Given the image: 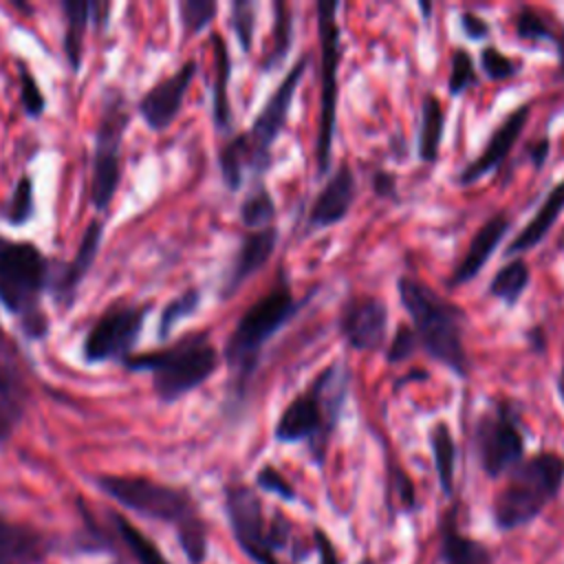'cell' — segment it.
Here are the masks:
<instances>
[{
  "label": "cell",
  "mask_w": 564,
  "mask_h": 564,
  "mask_svg": "<svg viewBox=\"0 0 564 564\" xmlns=\"http://www.w3.org/2000/svg\"><path fill=\"white\" fill-rule=\"evenodd\" d=\"M315 291L317 286L297 297L289 284L286 271L278 269L275 284L238 317L223 348V359L229 368L231 408H238L245 401L264 346L311 302Z\"/></svg>",
  "instance_id": "1"
},
{
  "label": "cell",
  "mask_w": 564,
  "mask_h": 564,
  "mask_svg": "<svg viewBox=\"0 0 564 564\" xmlns=\"http://www.w3.org/2000/svg\"><path fill=\"white\" fill-rule=\"evenodd\" d=\"M95 487L148 520L165 522L176 529L178 544L189 564H203L207 557V522L189 489L152 480L148 476L99 474L93 478Z\"/></svg>",
  "instance_id": "2"
},
{
  "label": "cell",
  "mask_w": 564,
  "mask_h": 564,
  "mask_svg": "<svg viewBox=\"0 0 564 564\" xmlns=\"http://www.w3.org/2000/svg\"><path fill=\"white\" fill-rule=\"evenodd\" d=\"M348 392L350 370L344 359H335L282 408L273 427V438L278 443H306L313 460L322 465L328 443L341 421Z\"/></svg>",
  "instance_id": "3"
},
{
  "label": "cell",
  "mask_w": 564,
  "mask_h": 564,
  "mask_svg": "<svg viewBox=\"0 0 564 564\" xmlns=\"http://www.w3.org/2000/svg\"><path fill=\"white\" fill-rule=\"evenodd\" d=\"M397 293L416 333L419 348L456 377L467 379L471 368L465 346L467 313L414 275H401Z\"/></svg>",
  "instance_id": "4"
},
{
  "label": "cell",
  "mask_w": 564,
  "mask_h": 564,
  "mask_svg": "<svg viewBox=\"0 0 564 564\" xmlns=\"http://www.w3.org/2000/svg\"><path fill=\"white\" fill-rule=\"evenodd\" d=\"M53 262L35 242L0 234V304L11 313L26 339H44L48 315L42 297L48 291Z\"/></svg>",
  "instance_id": "5"
},
{
  "label": "cell",
  "mask_w": 564,
  "mask_h": 564,
  "mask_svg": "<svg viewBox=\"0 0 564 564\" xmlns=\"http://www.w3.org/2000/svg\"><path fill=\"white\" fill-rule=\"evenodd\" d=\"M123 366L130 372H150L154 394L163 403H174L216 375L220 352L207 330H189L167 346L130 355Z\"/></svg>",
  "instance_id": "6"
},
{
  "label": "cell",
  "mask_w": 564,
  "mask_h": 564,
  "mask_svg": "<svg viewBox=\"0 0 564 564\" xmlns=\"http://www.w3.org/2000/svg\"><path fill=\"white\" fill-rule=\"evenodd\" d=\"M564 487V456L538 452L522 458L494 498V522L500 531H513L535 520Z\"/></svg>",
  "instance_id": "7"
},
{
  "label": "cell",
  "mask_w": 564,
  "mask_h": 564,
  "mask_svg": "<svg viewBox=\"0 0 564 564\" xmlns=\"http://www.w3.org/2000/svg\"><path fill=\"white\" fill-rule=\"evenodd\" d=\"M225 513L238 546L256 564H278L275 551L286 546L291 527L282 513L267 522L264 507L256 489L242 482L225 485Z\"/></svg>",
  "instance_id": "8"
},
{
  "label": "cell",
  "mask_w": 564,
  "mask_h": 564,
  "mask_svg": "<svg viewBox=\"0 0 564 564\" xmlns=\"http://www.w3.org/2000/svg\"><path fill=\"white\" fill-rule=\"evenodd\" d=\"M339 2L319 0L315 4L317 15V40H319V126L315 141L317 174L326 176L333 156V137L337 123V70L341 62V37L337 11Z\"/></svg>",
  "instance_id": "9"
},
{
  "label": "cell",
  "mask_w": 564,
  "mask_h": 564,
  "mask_svg": "<svg viewBox=\"0 0 564 564\" xmlns=\"http://www.w3.org/2000/svg\"><path fill=\"white\" fill-rule=\"evenodd\" d=\"M130 123L128 99L119 88H108L95 132L90 203L97 212H108L121 181V143Z\"/></svg>",
  "instance_id": "10"
},
{
  "label": "cell",
  "mask_w": 564,
  "mask_h": 564,
  "mask_svg": "<svg viewBox=\"0 0 564 564\" xmlns=\"http://www.w3.org/2000/svg\"><path fill=\"white\" fill-rule=\"evenodd\" d=\"M524 445L518 403L507 397L494 399L474 425V447L482 471L489 478L509 474L524 458Z\"/></svg>",
  "instance_id": "11"
},
{
  "label": "cell",
  "mask_w": 564,
  "mask_h": 564,
  "mask_svg": "<svg viewBox=\"0 0 564 564\" xmlns=\"http://www.w3.org/2000/svg\"><path fill=\"white\" fill-rule=\"evenodd\" d=\"M306 57L302 55L280 79V84L273 88V93L262 104L260 112L256 115L251 128L245 134L247 152H249V172L256 178H262V174L273 163V145L282 130L286 128L289 112L295 99V93L300 88V82L306 73Z\"/></svg>",
  "instance_id": "12"
},
{
  "label": "cell",
  "mask_w": 564,
  "mask_h": 564,
  "mask_svg": "<svg viewBox=\"0 0 564 564\" xmlns=\"http://www.w3.org/2000/svg\"><path fill=\"white\" fill-rule=\"evenodd\" d=\"M150 304L112 302L99 317L90 324L82 341V357L86 364L119 361L123 364L134 355L141 328L150 313Z\"/></svg>",
  "instance_id": "13"
},
{
  "label": "cell",
  "mask_w": 564,
  "mask_h": 564,
  "mask_svg": "<svg viewBox=\"0 0 564 564\" xmlns=\"http://www.w3.org/2000/svg\"><path fill=\"white\" fill-rule=\"evenodd\" d=\"M390 308L386 300L368 293H352L337 315V330L350 350L377 352L388 337Z\"/></svg>",
  "instance_id": "14"
},
{
  "label": "cell",
  "mask_w": 564,
  "mask_h": 564,
  "mask_svg": "<svg viewBox=\"0 0 564 564\" xmlns=\"http://www.w3.org/2000/svg\"><path fill=\"white\" fill-rule=\"evenodd\" d=\"M529 115H531V101L520 104L505 119H500V123L494 128L487 143L482 145V150L469 163H465L460 167V172L456 174V183L474 185L480 178H485L489 172L498 170L511 154L513 145L518 143V139L529 121Z\"/></svg>",
  "instance_id": "15"
},
{
  "label": "cell",
  "mask_w": 564,
  "mask_h": 564,
  "mask_svg": "<svg viewBox=\"0 0 564 564\" xmlns=\"http://www.w3.org/2000/svg\"><path fill=\"white\" fill-rule=\"evenodd\" d=\"M357 198V176L348 161H339V165L326 176L322 189L313 198L306 212V231L328 229L341 223Z\"/></svg>",
  "instance_id": "16"
},
{
  "label": "cell",
  "mask_w": 564,
  "mask_h": 564,
  "mask_svg": "<svg viewBox=\"0 0 564 564\" xmlns=\"http://www.w3.org/2000/svg\"><path fill=\"white\" fill-rule=\"evenodd\" d=\"M198 64L187 59L172 75H165L139 99L137 110L150 130H165L183 108L187 88L196 75Z\"/></svg>",
  "instance_id": "17"
},
{
  "label": "cell",
  "mask_w": 564,
  "mask_h": 564,
  "mask_svg": "<svg viewBox=\"0 0 564 564\" xmlns=\"http://www.w3.org/2000/svg\"><path fill=\"white\" fill-rule=\"evenodd\" d=\"M278 238L280 229L275 225L256 231H245L223 278L220 300H231L238 293V289L271 260L278 247Z\"/></svg>",
  "instance_id": "18"
},
{
  "label": "cell",
  "mask_w": 564,
  "mask_h": 564,
  "mask_svg": "<svg viewBox=\"0 0 564 564\" xmlns=\"http://www.w3.org/2000/svg\"><path fill=\"white\" fill-rule=\"evenodd\" d=\"M511 216L505 209H498L496 214H491L471 236L463 258L458 260V264L454 267V271L447 278V286L449 289H458L467 282H471L482 269L485 264L491 260V256L496 253V249L500 247L502 238L507 236V231L511 229Z\"/></svg>",
  "instance_id": "19"
},
{
  "label": "cell",
  "mask_w": 564,
  "mask_h": 564,
  "mask_svg": "<svg viewBox=\"0 0 564 564\" xmlns=\"http://www.w3.org/2000/svg\"><path fill=\"white\" fill-rule=\"evenodd\" d=\"M29 399V364L15 339L0 324V410L20 423Z\"/></svg>",
  "instance_id": "20"
},
{
  "label": "cell",
  "mask_w": 564,
  "mask_h": 564,
  "mask_svg": "<svg viewBox=\"0 0 564 564\" xmlns=\"http://www.w3.org/2000/svg\"><path fill=\"white\" fill-rule=\"evenodd\" d=\"M101 236H104L101 220L99 218L90 220L88 227L84 229V236L79 240V247H77L73 260L68 264H64L62 269L53 267L48 291H51L55 304H59L62 308H70L73 306L77 289L82 286L86 273L90 271V267H93V262L97 258Z\"/></svg>",
  "instance_id": "21"
},
{
  "label": "cell",
  "mask_w": 564,
  "mask_h": 564,
  "mask_svg": "<svg viewBox=\"0 0 564 564\" xmlns=\"http://www.w3.org/2000/svg\"><path fill=\"white\" fill-rule=\"evenodd\" d=\"M53 553V540L37 527L0 513V564H42Z\"/></svg>",
  "instance_id": "22"
},
{
  "label": "cell",
  "mask_w": 564,
  "mask_h": 564,
  "mask_svg": "<svg viewBox=\"0 0 564 564\" xmlns=\"http://www.w3.org/2000/svg\"><path fill=\"white\" fill-rule=\"evenodd\" d=\"M564 212V178L560 183H555L549 194L544 196V200L540 203L538 212L529 218V223L509 240L505 256H522L531 249H535L551 231V227L555 225V220L560 218V214Z\"/></svg>",
  "instance_id": "23"
},
{
  "label": "cell",
  "mask_w": 564,
  "mask_h": 564,
  "mask_svg": "<svg viewBox=\"0 0 564 564\" xmlns=\"http://www.w3.org/2000/svg\"><path fill=\"white\" fill-rule=\"evenodd\" d=\"M513 29L518 40L553 44L557 53V77L564 79V22L544 9L522 4L513 15Z\"/></svg>",
  "instance_id": "24"
},
{
  "label": "cell",
  "mask_w": 564,
  "mask_h": 564,
  "mask_svg": "<svg viewBox=\"0 0 564 564\" xmlns=\"http://www.w3.org/2000/svg\"><path fill=\"white\" fill-rule=\"evenodd\" d=\"M214 46V84H212V119L218 132L227 134L234 123L229 104V79H231V57L227 42L220 33H212Z\"/></svg>",
  "instance_id": "25"
},
{
  "label": "cell",
  "mask_w": 564,
  "mask_h": 564,
  "mask_svg": "<svg viewBox=\"0 0 564 564\" xmlns=\"http://www.w3.org/2000/svg\"><path fill=\"white\" fill-rule=\"evenodd\" d=\"M441 560L443 564H494V555L482 542L458 531L454 507L441 522Z\"/></svg>",
  "instance_id": "26"
},
{
  "label": "cell",
  "mask_w": 564,
  "mask_h": 564,
  "mask_svg": "<svg viewBox=\"0 0 564 564\" xmlns=\"http://www.w3.org/2000/svg\"><path fill=\"white\" fill-rule=\"evenodd\" d=\"M445 132V108L434 93H425L421 101V123L416 154L423 163H436Z\"/></svg>",
  "instance_id": "27"
},
{
  "label": "cell",
  "mask_w": 564,
  "mask_h": 564,
  "mask_svg": "<svg viewBox=\"0 0 564 564\" xmlns=\"http://www.w3.org/2000/svg\"><path fill=\"white\" fill-rule=\"evenodd\" d=\"M108 520H110V531L115 540L121 542V546L134 557L137 564H170L163 551L143 531H139L128 518H123L117 511H108Z\"/></svg>",
  "instance_id": "28"
},
{
  "label": "cell",
  "mask_w": 564,
  "mask_h": 564,
  "mask_svg": "<svg viewBox=\"0 0 564 564\" xmlns=\"http://www.w3.org/2000/svg\"><path fill=\"white\" fill-rule=\"evenodd\" d=\"M529 282H531V269H529L527 260L520 256V258L505 262L491 275L487 295H491V297L500 300L505 306L513 308L520 302V297L524 295V291L529 289Z\"/></svg>",
  "instance_id": "29"
},
{
  "label": "cell",
  "mask_w": 564,
  "mask_h": 564,
  "mask_svg": "<svg viewBox=\"0 0 564 564\" xmlns=\"http://www.w3.org/2000/svg\"><path fill=\"white\" fill-rule=\"evenodd\" d=\"M430 449L434 456V469L441 485V491L445 496H452L454 491V474H456V441L452 434V427L438 419L430 427Z\"/></svg>",
  "instance_id": "30"
},
{
  "label": "cell",
  "mask_w": 564,
  "mask_h": 564,
  "mask_svg": "<svg viewBox=\"0 0 564 564\" xmlns=\"http://www.w3.org/2000/svg\"><path fill=\"white\" fill-rule=\"evenodd\" d=\"M64 55L73 73L82 66V53H84V33L90 22V2L79 0H64Z\"/></svg>",
  "instance_id": "31"
},
{
  "label": "cell",
  "mask_w": 564,
  "mask_h": 564,
  "mask_svg": "<svg viewBox=\"0 0 564 564\" xmlns=\"http://www.w3.org/2000/svg\"><path fill=\"white\" fill-rule=\"evenodd\" d=\"M293 31H295V18L293 7L284 0L273 2V26H271V46L264 53L262 70L269 73L284 64L291 46H293Z\"/></svg>",
  "instance_id": "32"
},
{
  "label": "cell",
  "mask_w": 564,
  "mask_h": 564,
  "mask_svg": "<svg viewBox=\"0 0 564 564\" xmlns=\"http://www.w3.org/2000/svg\"><path fill=\"white\" fill-rule=\"evenodd\" d=\"M238 214H240V223L247 231H256V229H264V227L273 225L278 209H275V200L262 178H256L251 189L245 194Z\"/></svg>",
  "instance_id": "33"
},
{
  "label": "cell",
  "mask_w": 564,
  "mask_h": 564,
  "mask_svg": "<svg viewBox=\"0 0 564 564\" xmlns=\"http://www.w3.org/2000/svg\"><path fill=\"white\" fill-rule=\"evenodd\" d=\"M218 167L223 183L229 192H238L245 183V174L249 172V152L245 143V134L238 132L229 137L218 150Z\"/></svg>",
  "instance_id": "34"
},
{
  "label": "cell",
  "mask_w": 564,
  "mask_h": 564,
  "mask_svg": "<svg viewBox=\"0 0 564 564\" xmlns=\"http://www.w3.org/2000/svg\"><path fill=\"white\" fill-rule=\"evenodd\" d=\"M198 306H200V289L198 286H189L183 293H178L176 297H172L159 315V339L165 341L185 317H189L198 311Z\"/></svg>",
  "instance_id": "35"
},
{
  "label": "cell",
  "mask_w": 564,
  "mask_h": 564,
  "mask_svg": "<svg viewBox=\"0 0 564 564\" xmlns=\"http://www.w3.org/2000/svg\"><path fill=\"white\" fill-rule=\"evenodd\" d=\"M480 82L476 62L471 53L463 46H454L449 55V75H447V93L452 97H458L467 88L476 86Z\"/></svg>",
  "instance_id": "36"
},
{
  "label": "cell",
  "mask_w": 564,
  "mask_h": 564,
  "mask_svg": "<svg viewBox=\"0 0 564 564\" xmlns=\"http://www.w3.org/2000/svg\"><path fill=\"white\" fill-rule=\"evenodd\" d=\"M181 26H183V37H192L200 33L218 13V2L214 0H181L176 4Z\"/></svg>",
  "instance_id": "37"
},
{
  "label": "cell",
  "mask_w": 564,
  "mask_h": 564,
  "mask_svg": "<svg viewBox=\"0 0 564 564\" xmlns=\"http://www.w3.org/2000/svg\"><path fill=\"white\" fill-rule=\"evenodd\" d=\"M256 13H258V7L251 0H234L229 7V24L234 29V35L242 53H249L253 46Z\"/></svg>",
  "instance_id": "38"
},
{
  "label": "cell",
  "mask_w": 564,
  "mask_h": 564,
  "mask_svg": "<svg viewBox=\"0 0 564 564\" xmlns=\"http://www.w3.org/2000/svg\"><path fill=\"white\" fill-rule=\"evenodd\" d=\"M35 214V203H33V183L31 178L24 174L15 187L11 198L4 205V220L9 225H24L33 218Z\"/></svg>",
  "instance_id": "39"
},
{
  "label": "cell",
  "mask_w": 564,
  "mask_h": 564,
  "mask_svg": "<svg viewBox=\"0 0 564 564\" xmlns=\"http://www.w3.org/2000/svg\"><path fill=\"white\" fill-rule=\"evenodd\" d=\"M480 70L487 79L491 82H505L518 75V62L511 59L507 53H502L498 46L494 44H485L480 48Z\"/></svg>",
  "instance_id": "40"
},
{
  "label": "cell",
  "mask_w": 564,
  "mask_h": 564,
  "mask_svg": "<svg viewBox=\"0 0 564 564\" xmlns=\"http://www.w3.org/2000/svg\"><path fill=\"white\" fill-rule=\"evenodd\" d=\"M18 66H20V70H18V75H20V79H18L20 104H22V108L29 117H40L46 108V97H44L37 79L31 75L29 66L24 62H20Z\"/></svg>",
  "instance_id": "41"
},
{
  "label": "cell",
  "mask_w": 564,
  "mask_h": 564,
  "mask_svg": "<svg viewBox=\"0 0 564 564\" xmlns=\"http://www.w3.org/2000/svg\"><path fill=\"white\" fill-rule=\"evenodd\" d=\"M419 350L416 333L410 324H399L388 348H386V361L388 364H403Z\"/></svg>",
  "instance_id": "42"
},
{
  "label": "cell",
  "mask_w": 564,
  "mask_h": 564,
  "mask_svg": "<svg viewBox=\"0 0 564 564\" xmlns=\"http://www.w3.org/2000/svg\"><path fill=\"white\" fill-rule=\"evenodd\" d=\"M256 485H258L260 489H264V491H269V494H273V496H278V498H282V500H286V502H293V500L297 498L293 485H291V482L282 476V471H280L278 467H273V465H262V467L258 469V474H256Z\"/></svg>",
  "instance_id": "43"
},
{
  "label": "cell",
  "mask_w": 564,
  "mask_h": 564,
  "mask_svg": "<svg viewBox=\"0 0 564 564\" xmlns=\"http://www.w3.org/2000/svg\"><path fill=\"white\" fill-rule=\"evenodd\" d=\"M458 22H460L463 35L471 42H480V40H487L491 35L489 22L485 18H480L478 13H474V11H460Z\"/></svg>",
  "instance_id": "44"
},
{
  "label": "cell",
  "mask_w": 564,
  "mask_h": 564,
  "mask_svg": "<svg viewBox=\"0 0 564 564\" xmlns=\"http://www.w3.org/2000/svg\"><path fill=\"white\" fill-rule=\"evenodd\" d=\"M390 480H392V487L397 491V500L405 509H412L416 505V494H414V485L408 478V474L399 465H390Z\"/></svg>",
  "instance_id": "45"
},
{
  "label": "cell",
  "mask_w": 564,
  "mask_h": 564,
  "mask_svg": "<svg viewBox=\"0 0 564 564\" xmlns=\"http://www.w3.org/2000/svg\"><path fill=\"white\" fill-rule=\"evenodd\" d=\"M370 185H372L375 196H379V198H397V176L392 172L377 170L370 176Z\"/></svg>",
  "instance_id": "46"
},
{
  "label": "cell",
  "mask_w": 564,
  "mask_h": 564,
  "mask_svg": "<svg viewBox=\"0 0 564 564\" xmlns=\"http://www.w3.org/2000/svg\"><path fill=\"white\" fill-rule=\"evenodd\" d=\"M313 542H315V549H317V553H319V564H341V562H339V555H337V551H335V546H333V542L328 540V535H326L324 531L315 529V531H313Z\"/></svg>",
  "instance_id": "47"
},
{
  "label": "cell",
  "mask_w": 564,
  "mask_h": 564,
  "mask_svg": "<svg viewBox=\"0 0 564 564\" xmlns=\"http://www.w3.org/2000/svg\"><path fill=\"white\" fill-rule=\"evenodd\" d=\"M551 152V143H549V137H542V139H535L529 148H527V156L529 161L533 163L535 170H542L544 167V161Z\"/></svg>",
  "instance_id": "48"
},
{
  "label": "cell",
  "mask_w": 564,
  "mask_h": 564,
  "mask_svg": "<svg viewBox=\"0 0 564 564\" xmlns=\"http://www.w3.org/2000/svg\"><path fill=\"white\" fill-rule=\"evenodd\" d=\"M524 337H527V341L531 344V348H533L535 352H544V348H546V333H544V328H542L540 324L531 326V328L524 333Z\"/></svg>",
  "instance_id": "49"
},
{
  "label": "cell",
  "mask_w": 564,
  "mask_h": 564,
  "mask_svg": "<svg viewBox=\"0 0 564 564\" xmlns=\"http://www.w3.org/2000/svg\"><path fill=\"white\" fill-rule=\"evenodd\" d=\"M15 421L11 419V416H7L2 410H0V443H4L11 434H13V430H15Z\"/></svg>",
  "instance_id": "50"
},
{
  "label": "cell",
  "mask_w": 564,
  "mask_h": 564,
  "mask_svg": "<svg viewBox=\"0 0 564 564\" xmlns=\"http://www.w3.org/2000/svg\"><path fill=\"white\" fill-rule=\"evenodd\" d=\"M555 392H557V397H560L562 403H564V350H562L560 370H557V375H555Z\"/></svg>",
  "instance_id": "51"
},
{
  "label": "cell",
  "mask_w": 564,
  "mask_h": 564,
  "mask_svg": "<svg viewBox=\"0 0 564 564\" xmlns=\"http://www.w3.org/2000/svg\"><path fill=\"white\" fill-rule=\"evenodd\" d=\"M427 377H430V375H427L425 370H421V372H410L408 377H403V379H401V381H397L394 386H401V383H405V381H412V379H414V381H416V379H427Z\"/></svg>",
  "instance_id": "52"
},
{
  "label": "cell",
  "mask_w": 564,
  "mask_h": 564,
  "mask_svg": "<svg viewBox=\"0 0 564 564\" xmlns=\"http://www.w3.org/2000/svg\"><path fill=\"white\" fill-rule=\"evenodd\" d=\"M557 247L564 251V231H562V236H560V242H557Z\"/></svg>",
  "instance_id": "53"
},
{
  "label": "cell",
  "mask_w": 564,
  "mask_h": 564,
  "mask_svg": "<svg viewBox=\"0 0 564 564\" xmlns=\"http://www.w3.org/2000/svg\"><path fill=\"white\" fill-rule=\"evenodd\" d=\"M359 564H375V562H372V560H361Z\"/></svg>",
  "instance_id": "54"
}]
</instances>
